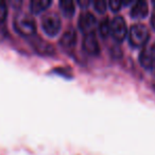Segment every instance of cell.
Listing matches in <instances>:
<instances>
[{
    "instance_id": "1",
    "label": "cell",
    "mask_w": 155,
    "mask_h": 155,
    "mask_svg": "<svg viewBox=\"0 0 155 155\" xmlns=\"http://www.w3.org/2000/svg\"><path fill=\"white\" fill-rule=\"evenodd\" d=\"M15 28L22 35H32L36 31V22L31 15L27 13H19L14 18Z\"/></svg>"
},
{
    "instance_id": "2",
    "label": "cell",
    "mask_w": 155,
    "mask_h": 155,
    "mask_svg": "<svg viewBox=\"0 0 155 155\" xmlns=\"http://www.w3.org/2000/svg\"><path fill=\"white\" fill-rule=\"evenodd\" d=\"M130 43L135 47H142L149 39V31L146 26L141 24L133 25L129 33Z\"/></svg>"
},
{
    "instance_id": "3",
    "label": "cell",
    "mask_w": 155,
    "mask_h": 155,
    "mask_svg": "<svg viewBox=\"0 0 155 155\" xmlns=\"http://www.w3.org/2000/svg\"><path fill=\"white\" fill-rule=\"evenodd\" d=\"M61 18L58 17V15L56 13H48L43 17L41 20V26L43 29L45 30L46 33H48L49 35H56L58 33V31L61 30Z\"/></svg>"
},
{
    "instance_id": "4",
    "label": "cell",
    "mask_w": 155,
    "mask_h": 155,
    "mask_svg": "<svg viewBox=\"0 0 155 155\" xmlns=\"http://www.w3.org/2000/svg\"><path fill=\"white\" fill-rule=\"evenodd\" d=\"M127 33V28L125 20L121 16H116L110 21V34L116 41H121L125 38Z\"/></svg>"
},
{
    "instance_id": "5",
    "label": "cell",
    "mask_w": 155,
    "mask_h": 155,
    "mask_svg": "<svg viewBox=\"0 0 155 155\" xmlns=\"http://www.w3.org/2000/svg\"><path fill=\"white\" fill-rule=\"evenodd\" d=\"M139 62L147 69H155V46L144 48L139 55Z\"/></svg>"
},
{
    "instance_id": "6",
    "label": "cell",
    "mask_w": 155,
    "mask_h": 155,
    "mask_svg": "<svg viewBox=\"0 0 155 155\" xmlns=\"http://www.w3.org/2000/svg\"><path fill=\"white\" fill-rule=\"evenodd\" d=\"M83 47L84 49L88 52L89 54H99L100 52V46L98 43V38L94 32H88L85 34L83 38Z\"/></svg>"
},
{
    "instance_id": "7",
    "label": "cell",
    "mask_w": 155,
    "mask_h": 155,
    "mask_svg": "<svg viewBox=\"0 0 155 155\" xmlns=\"http://www.w3.org/2000/svg\"><path fill=\"white\" fill-rule=\"evenodd\" d=\"M96 26V17L91 12H83L79 18V27L82 31H86L87 33L91 32V29Z\"/></svg>"
},
{
    "instance_id": "8",
    "label": "cell",
    "mask_w": 155,
    "mask_h": 155,
    "mask_svg": "<svg viewBox=\"0 0 155 155\" xmlns=\"http://www.w3.org/2000/svg\"><path fill=\"white\" fill-rule=\"evenodd\" d=\"M33 46H34L35 50H36L38 53L41 54H47V55H50V54H53L55 52V48L49 44L48 41H44V39L41 38H35L33 41Z\"/></svg>"
},
{
    "instance_id": "9",
    "label": "cell",
    "mask_w": 155,
    "mask_h": 155,
    "mask_svg": "<svg viewBox=\"0 0 155 155\" xmlns=\"http://www.w3.org/2000/svg\"><path fill=\"white\" fill-rule=\"evenodd\" d=\"M148 3L143 0H139L133 5L131 10V15L134 18H144L148 15Z\"/></svg>"
},
{
    "instance_id": "10",
    "label": "cell",
    "mask_w": 155,
    "mask_h": 155,
    "mask_svg": "<svg viewBox=\"0 0 155 155\" xmlns=\"http://www.w3.org/2000/svg\"><path fill=\"white\" fill-rule=\"evenodd\" d=\"M60 41L61 45L64 46V47H72V46H74L75 41H77V32H75L74 29H67L61 36Z\"/></svg>"
},
{
    "instance_id": "11",
    "label": "cell",
    "mask_w": 155,
    "mask_h": 155,
    "mask_svg": "<svg viewBox=\"0 0 155 155\" xmlns=\"http://www.w3.org/2000/svg\"><path fill=\"white\" fill-rule=\"evenodd\" d=\"M51 5V0H34L31 1L30 9L34 13H41V11L47 9Z\"/></svg>"
},
{
    "instance_id": "12",
    "label": "cell",
    "mask_w": 155,
    "mask_h": 155,
    "mask_svg": "<svg viewBox=\"0 0 155 155\" xmlns=\"http://www.w3.org/2000/svg\"><path fill=\"white\" fill-rule=\"evenodd\" d=\"M60 7L66 16H72L74 14V3L71 0H62L60 2Z\"/></svg>"
},
{
    "instance_id": "13",
    "label": "cell",
    "mask_w": 155,
    "mask_h": 155,
    "mask_svg": "<svg viewBox=\"0 0 155 155\" xmlns=\"http://www.w3.org/2000/svg\"><path fill=\"white\" fill-rule=\"evenodd\" d=\"M99 32L102 37H107L110 33V21L105 18V19L101 20L99 25Z\"/></svg>"
},
{
    "instance_id": "14",
    "label": "cell",
    "mask_w": 155,
    "mask_h": 155,
    "mask_svg": "<svg viewBox=\"0 0 155 155\" xmlns=\"http://www.w3.org/2000/svg\"><path fill=\"white\" fill-rule=\"evenodd\" d=\"M94 5H95V9L99 13H104L106 10V7H107V3L104 0H97V1L94 2Z\"/></svg>"
},
{
    "instance_id": "15",
    "label": "cell",
    "mask_w": 155,
    "mask_h": 155,
    "mask_svg": "<svg viewBox=\"0 0 155 155\" xmlns=\"http://www.w3.org/2000/svg\"><path fill=\"white\" fill-rule=\"evenodd\" d=\"M8 13V8L7 5H5V1L0 0V22L3 21L5 19V16H7Z\"/></svg>"
},
{
    "instance_id": "16",
    "label": "cell",
    "mask_w": 155,
    "mask_h": 155,
    "mask_svg": "<svg viewBox=\"0 0 155 155\" xmlns=\"http://www.w3.org/2000/svg\"><path fill=\"white\" fill-rule=\"evenodd\" d=\"M108 5H110V8L113 10V11L117 12V11L120 10L121 7H122L123 1H119V0H112V1L108 2Z\"/></svg>"
},
{
    "instance_id": "17",
    "label": "cell",
    "mask_w": 155,
    "mask_h": 155,
    "mask_svg": "<svg viewBox=\"0 0 155 155\" xmlns=\"http://www.w3.org/2000/svg\"><path fill=\"white\" fill-rule=\"evenodd\" d=\"M89 3H91L89 0H79V5L83 8H87L89 5Z\"/></svg>"
},
{
    "instance_id": "18",
    "label": "cell",
    "mask_w": 155,
    "mask_h": 155,
    "mask_svg": "<svg viewBox=\"0 0 155 155\" xmlns=\"http://www.w3.org/2000/svg\"><path fill=\"white\" fill-rule=\"evenodd\" d=\"M151 25H152V27L155 29V13L152 15V18H151Z\"/></svg>"
},
{
    "instance_id": "19",
    "label": "cell",
    "mask_w": 155,
    "mask_h": 155,
    "mask_svg": "<svg viewBox=\"0 0 155 155\" xmlns=\"http://www.w3.org/2000/svg\"><path fill=\"white\" fill-rule=\"evenodd\" d=\"M5 29L0 28V39H1V38H3V36H5Z\"/></svg>"
},
{
    "instance_id": "20",
    "label": "cell",
    "mask_w": 155,
    "mask_h": 155,
    "mask_svg": "<svg viewBox=\"0 0 155 155\" xmlns=\"http://www.w3.org/2000/svg\"><path fill=\"white\" fill-rule=\"evenodd\" d=\"M153 5H154V8H155V1H153Z\"/></svg>"
}]
</instances>
